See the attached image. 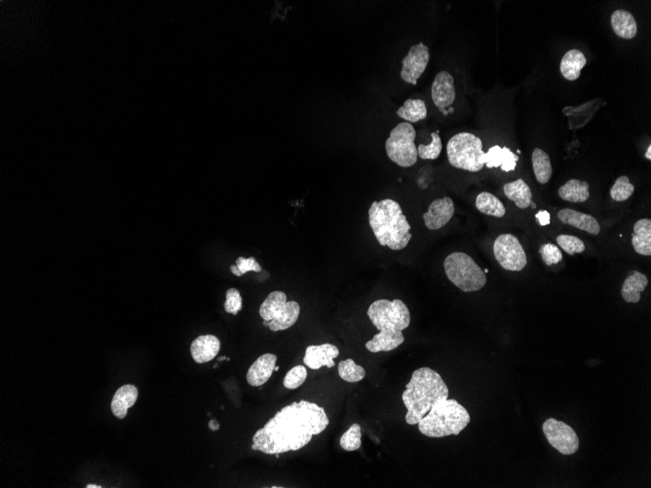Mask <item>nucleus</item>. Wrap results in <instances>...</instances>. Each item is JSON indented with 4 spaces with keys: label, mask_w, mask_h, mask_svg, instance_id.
I'll return each instance as SVG.
<instances>
[{
    "label": "nucleus",
    "mask_w": 651,
    "mask_h": 488,
    "mask_svg": "<svg viewBox=\"0 0 651 488\" xmlns=\"http://www.w3.org/2000/svg\"><path fill=\"white\" fill-rule=\"evenodd\" d=\"M330 424L325 409L308 401L293 403L278 411L253 437V450L268 455L296 451L325 431Z\"/></svg>",
    "instance_id": "nucleus-1"
},
{
    "label": "nucleus",
    "mask_w": 651,
    "mask_h": 488,
    "mask_svg": "<svg viewBox=\"0 0 651 488\" xmlns=\"http://www.w3.org/2000/svg\"><path fill=\"white\" fill-rule=\"evenodd\" d=\"M448 393L447 384L437 371L429 368L415 371L402 395L407 409V423L419 424L436 402L448 399Z\"/></svg>",
    "instance_id": "nucleus-2"
},
{
    "label": "nucleus",
    "mask_w": 651,
    "mask_h": 488,
    "mask_svg": "<svg viewBox=\"0 0 651 488\" xmlns=\"http://www.w3.org/2000/svg\"><path fill=\"white\" fill-rule=\"evenodd\" d=\"M369 226L382 247L401 251L412 239V226L401 206L392 199L372 202L369 210Z\"/></svg>",
    "instance_id": "nucleus-3"
},
{
    "label": "nucleus",
    "mask_w": 651,
    "mask_h": 488,
    "mask_svg": "<svg viewBox=\"0 0 651 488\" xmlns=\"http://www.w3.org/2000/svg\"><path fill=\"white\" fill-rule=\"evenodd\" d=\"M469 412L455 399H440L419 422L420 433L429 437L457 436L470 423Z\"/></svg>",
    "instance_id": "nucleus-4"
},
{
    "label": "nucleus",
    "mask_w": 651,
    "mask_h": 488,
    "mask_svg": "<svg viewBox=\"0 0 651 488\" xmlns=\"http://www.w3.org/2000/svg\"><path fill=\"white\" fill-rule=\"evenodd\" d=\"M448 162L455 168L476 173L486 165L483 141L471 133H460L450 138L447 146Z\"/></svg>",
    "instance_id": "nucleus-5"
},
{
    "label": "nucleus",
    "mask_w": 651,
    "mask_h": 488,
    "mask_svg": "<svg viewBox=\"0 0 651 488\" xmlns=\"http://www.w3.org/2000/svg\"><path fill=\"white\" fill-rule=\"evenodd\" d=\"M444 268L448 280L463 292H478L486 284L485 272L465 252H455L448 255Z\"/></svg>",
    "instance_id": "nucleus-6"
},
{
    "label": "nucleus",
    "mask_w": 651,
    "mask_h": 488,
    "mask_svg": "<svg viewBox=\"0 0 651 488\" xmlns=\"http://www.w3.org/2000/svg\"><path fill=\"white\" fill-rule=\"evenodd\" d=\"M287 295L280 290L270 293L262 303L260 316L270 322V330H288L300 317L301 306L296 302H288Z\"/></svg>",
    "instance_id": "nucleus-7"
},
{
    "label": "nucleus",
    "mask_w": 651,
    "mask_h": 488,
    "mask_svg": "<svg viewBox=\"0 0 651 488\" xmlns=\"http://www.w3.org/2000/svg\"><path fill=\"white\" fill-rule=\"evenodd\" d=\"M368 316L377 330L403 331L409 327L410 313L401 300H379L372 302Z\"/></svg>",
    "instance_id": "nucleus-8"
},
{
    "label": "nucleus",
    "mask_w": 651,
    "mask_h": 488,
    "mask_svg": "<svg viewBox=\"0 0 651 488\" xmlns=\"http://www.w3.org/2000/svg\"><path fill=\"white\" fill-rule=\"evenodd\" d=\"M415 136L417 132L409 122L398 124L396 127L392 129L385 143L390 160L404 168L414 166L419 158L415 143Z\"/></svg>",
    "instance_id": "nucleus-9"
},
{
    "label": "nucleus",
    "mask_w": 651,
    "mask_h": 488,
    "mask_svg": "<svg viewBox=\"0 0 651 488\" xmlns=\"http://www.w3.org/2000/svg\"><path fill=\"white\" fill-rule=\"evenodd\" d=\"M493 254L500 267L508 271H522L528 264L526 252L513 234L499 235L493 244Z\"/></svg>",
    "instance_id": "nucleus-10"
},
{
    "label": "nucleus",
    "mask_w": 651,
    "mask_h": 488,
    "mask_svg": "<svg viewBox=\"0 0 651 488\" xmlns=\"http://www.w3.org/2000/svg\"><path fill=\"white\" fill-rule=\"evenodd\" d=\"M542 428L547 441L560 454L572 455L579 450V437L569 425L555 418H549L544 422Z\"/></svg>",
    "instance_id": "nucleus-11"
},
{
    "label": "nucleus",
    "mask_w": 651,
    "mask_h": 488,
    "mask_svg": "<svg viewBox=\"0 0 651 488\" xmlns=\"http://www.w3.org/2000/svg\"><path fill=\"white\" fill-rule=\"evenodd\" d=\"M429 59V48L424 43L414 45L403 60L402 79L409 84L417 85V80L426 70Z\"/></svg>",
    "instance_id": "nucleus-12"
},
{
    "label": "nucleus",
    "mask_w": 651,
    "mask_h": 488,
    "mask_svg": "<svg viewBox=\"0 0 651 488\" xmlns=\"http://www.w3.org/2000/svg\"><path fill=\"white\" fill-rule=\"evenodd\" d=\"M455 214V203L450 197L436 199L430 204L428 211L423 214L427 229L438 230L444 227Z\"/></svg>",
    "instance_id": "nucleus-13"
},
{
    "label": "nucleus",
    "mask_w": 651,
    "mask_h": 488,
    "mask_svg": "<svg viewBox=\"0 0 651 488\" xmlns=\"http://www.w3.org/2000/svg\"><path fill=\"white\" fill-rule=\"evenodd\" d=\"M431 95L433 103L441 111L445 110V108L453 105L457 97V92L455 79L450 72H441L436 75L435 80L433 81Z\"/></svg>",
    "instance_id": "nucleus-14"
},
{
    "label": "nucleus",
    "mask_w": 651,
    "mask_h": 488,
    "mask_svg": "<svg viewBox=\"0 0 651 488\" xmlns=\"http://www.w3.org/2000/svg\"><path fill=\"white\" fill-rule=\"evenodd\" d=\"M339 350L333 344L325 343L321 345H310L306 348L303 363L311 370H320L323 366L334 368V359L338 358Z\"/></svg>",
    "instance_id": "nucleus-15"
},
{
    "label": "nucleus",
    "mask_w": 651,
    "mask_h": 488,
    "mask_svg": "<svg viewBox=\"0 0 651 488\" xmlns=\"http://www.w3.org/2000/svg\"><path fill=\"white\" fill-rule=\"evenodd\" d=\"M277 357L274 354H263L250 366L247 373V381L249 385L260 387L270 380L273 371H275Z\"/></svg>",
    "instance_id": "nucleus-16"
},
{
    "label": "nucleus",
    "mask_w": 651,
    "mask_h": 488,
    "mask_svg": "<svg viewBox=\"0 0 651 488\" xmlns=\"http://www.w3.org/2000/svg\"><path fill=\"white\" fill-rule=\"evenodd\" d=\"M558 219L562 224L571 225L575 229L583 230L589 234H600L599 222L591 214H583L572 209H562L558 212Z\"/></svg>",
    "instance_id": "nucleus-17"
},
{
    "label": "nucleus",
    "mask_w": 651,
    "mask_h": 488,
    "mask_svg": "<svg viewBox=\"0 0 651 488\" xmlns=\"http://www.w3.org/2000/svg\"><path fill=\"white\" fill-rule=\"evenodd\" d=\"M220 349V341L217 336L201 335L192 342L191 352L194 361L197 364H205L216 358Z\"/></svg>",
    "instance_id": "nucleus-18"
},
{
    "label": "nucleus",
    "mask_w": 651,
    "mask_h": 488,
    "mask_svg": "<svg viewBox=\"0 0 651 488\" xmlns=\"http://www.w3.org/2000/svg\"><path fill=\"white\" fill-rule=\"evenodd\" d=\"M404 341L402 331L381 330L365 346L372 353L389 352L402 345Z\"/></svg>",
    "instance_id": "nucleus-19"
},
{
    "label": "nucleus",
    "mask_w": 651,
    "mask_h": 488,
    "mask_svg": "<svg viewBox=\"0 0 651 488\" xmlns=\"http://www.w3.org/2000/svg\"><path fill=\"white\" fill-rule=\"evenodd\" d=\"M138 396L139 391L136 386L128 384L120 387L111 402L113 413L119 419L125 418L128 409L135 404Z\"/></svg>",
    "instance_id": "nucleus-20"
},
{
    "label": "nucleus",
    "mask_w": 651,
    "mask_h": 488,
    "mask_svg": "<svg viewBox=\"0 0 651 488\" xmlns=\"http://www.w3.org/2000/svg\"><path fill=\"white\" fill-rule=\"evenodd\" d=\"M612 27L615 34L623 39H633L638 34V25L636 19L629 11L617 10L612 15Z\"/></svg>",
    "instance_id": "nucleus-21"
},
{
    "label": "nucleus",
    "mask_w": 651,
    "mask_h": 488,
    "mask_svg": "<svg viewBox=\"0 0 651 488\" xmlns=\"http://www.w3.org/2000/svg\"><path fill=\"white\" fill-rule=\"evenodd\" d=\"M586 64L587 60L583 53L577 49H572L562 57L560 70L567 80L575 81L579 79L581 70Z\"/></svg>",
    "instance_id": "nucleus-22"
},
{
    "label": "nucleus",
    "mask_w": 651,
    "mask_h": 488,
    "mask_svg": "<svg viewBox=\"0 0 651 488\" xmlns=\"http://www.w3.org/2000/svg\"><path fill=\"white\" fill-rule=\"evenodd\" d=\"M518 159V156L512 153L510 149L495 146L486 153V165L488 168L500 167L503 171L510 172L515 170Z\"/></svg>",
    "instance_id": "nucleus-23"
},
{
    "label": "nucleus",
    "mask_w": 651,
    "mask_h": 488,
    "mask_svg": "<svg viewBox=\"0 0 651 488\" xmlns=\"http://www.w3.org/2000/svg\"><path fill=\"white\" fill-rule=\"evenodd\" d=\"M632 245L638 255H651V221L650 219H638L634 225Z\"/></svg>",
    "instance_id": "nucleus-24"
},
{
    "label": "nucleus",
    "mask_w": 651,
    "mask_h": 488,
    "mask_svg": "<svg viewBox=\"0 0 651 488\" xmlns=\"http://www.w3.org/2000/svg\"><path fill=\"white\" fill-rule=\"evenodd\" d=\"M648 280L645 274L638 271H633L626 278L622 285L621 295L623 300L628 303H638L640 300V295L647 287Z\"/></svg>",
    "instance_id": "nucleus-25"
},
{
    "label": "nucleus",
    "mask_w": 651,
    "mask_h": 488,
    "mask_svg": "<svg viewBox=\"0 0 651 488\" xmlns=\"http://www.w3.org/2000/svg\"><path fill=\"white\" fill-rule=\"evenodd\" d=\"M503 191L505 196L513 201L518 208L526 209L531 206L533 192L524 179H519L506 184L503 187Z\"/></svg>",
    "instance_id": "nucleus-26"
},
{
    "label": "nucleus",
    "mask_w": 651,
    "mask_h": 488,
    "mask_svg": "<svg viewBox=\"0 0 651 488\" xmlns=\"http://www.w3.org/2000/svg\"><path fill=\"white\" fill-rule=\"evenodd\" d=\"M560 198L571 203H583L590 197V186L587 181L571 179L559 189Z\"/></svg>",
    "instance_id": "nucleus-27"
},
{
    "label": "nucleus",
    "mask_w": 651,
    "mask_h": 488,
    "mask_svg": "<svg viewBox=\"0 0 651 488\" xmlns=\"http://www.w3.org/2000/svg\"><path fill=\"white\" fill-rule=\"evenodd\" d=\"M531 162L537 181L541 184L549 183L553 174V168L548 154L541 148H536L531 155Z\"/></svg>",
    "instance_id": "nucleus-28"
},
{
    "label": "nucleus",
    "mask_w": 651,
    "mask_h": 488,
    "mask_svg": "<svg viewBox=\"0 0 651 488\" xmlns=\"http://www.w3.org/2000/svg\"><path fill=\"white\" fill-rule=\"evenodd\" d=\"M476 208L486 216L503 217L506 214L505 206L498 197L490 192H482L476 198Z\"/></svg>",
    "instance_id": "nucleus-29"
},
{
    "label": "nucleus",
    "mask_w": 651,
    "mask_h": 488,
    "mask_svg": "<svg viewBox=\"0 0 651 488\" xmlns=\"http://www.w3.org/2000/svg\"><path fill=\"white\" fill-rule=\"evenodd\" d=\"M397 115L409 123H417L427 117V108L419 98H409L397 110Z\"/></svg>",
    "instance_id": "nucleus-30"
},
{
    "label": "nucleus",
    "mask_w": 651,
    "mask_h": 488,
    "mask_svg": "<svg viewBox=\"0 0 651 488\" xmlns=\"http://www.w3.org/2000/svg\"><path fill=\"white\" fill-rule=\"evenodd\" d=\"M339 378L349 383H356L363 380L366 376V371L363 366L357 365L352 359L341 361L339 364Z\"/></svg>",
    "instance_id": "nucleus-31"
},
{
    "label": "nucleus",
    "mask_w": 651,
    "mask_h": 488,
    "mask_svg": "<svg viewBox=\"0 0 651 488\" xmlns=\"http://www.w3.org/2000/svg\"><path fill=\"white\" fill-rule=\"evenodd\" d=\"M635 191L634 184L627 176H619L610 189V196L617 202H624L630 198Z\"/></svg>",
    "instance_id": "nucleus-32"
},
{
    "label": "nucleus",
    "mask_w": 651,
    "mask_h": 488,
    "mask_svg": "<svg viewBox=\"0 0 651 488\" xmlns=\"http://www.w3.org/2000/svg\"><path fill=\"white\" fill-rule=\"evenodd\" d=\"M341 449L346 451H355L362 446V430L359 424L354 423L341 437Z\"/></svg>",
    "instance_id": "nucleus-33"
},
{
    "label": "nucleus",
    "mask_w": 651,
    "mask_h": 488,
    "mask_svg": "<svg viewBox=\"0 0 651 488\" xmlns=\"http://www.w3.org/2000/svg\"><path fill=\"white\" fill-rule=\"evenodd\" d=\"M432 141L430 145H420L417 148V154L422 160H435L442 153L443 143L438 133H432Z\"/></svg>",
    "instance_id": "nucleus-34"
},
{
    "label": "nucleus",
    "mask_w": 651,
    "mask_h": 488,
    "mask_svg": "<svg viewBox=\"0 0 651 488\" xmlns=\"http://www.w3.org/2000/svg\"><path fill=\"white\" fill-rule=\"evenodd\" d=\"M557 244L569 255L581 254L585 251L584 242L579 237L571 236V235H560L557 237Z\"/></svg>",
    "instance_id": "nucleus-35"
},
{
    "label": "nucleus",
    "mask_w": 651,
    "mask_h": 488,
    "mask_svg": "<svg viewBox=\"0 0 651 488\" xmlns=\"http://www.w3.org/2000/svg\"><path fill=\"white\" fill-rule=\"evenodd\" d=\"M308 378V370L303 366H296L288 371L284 378V386L290 390H295L305 383Z\"/></svg>",
    "instance_id": "nucleus-36"
},
{
    "label": "nucleus",
    "mask_w": 651,
    "mask_h": 488,
    "mask_svg": "<svg viewBox=\"0 0 651 488\" xmlns=\"http://www.w3.org/2000/svg\"><path fill=\"white\" fill-rule=\"evenodd\" d=\"M230 271H232V274H234L235 276L241 277L247 272H260L262 271V267L258 264L255 257H249V259H245V257H238L236 260V264L230 267Z\"/></svg>",
    "instance_id": "nucleus-37"
},
{
    "label": "nucleus",
    "mask_w": 651,
    "mask_h": 488,
    "mask_svg": "<svg viewBox=\"0 0 651 488\" xmlns=\"http://www.w3.org/2000/svg\"><path fill=\"white\" fill-rule=\"evenodd\" d=\"M542 260L547 267L558 264L562 260V254L560 248L554 244H544L539 248Z\"/></svg>",
    "instance_id": "nucleus-38"
},
{
    "label": "nucleus",
    "mask_w": 651,
    "mask_h": 488,
    "mask_svg": "<svg viewBox=\"0 0 651 488\" xmlns=\"http://www.w3.org/2000/svg\"><path fill=\"white\" fill-rule=\"evenodd\" d=\"M225 310V312L232 315H237L238 312L242 310V297L239 290L234 288L227 290Z\"/></svg>",
    "instance_id": "nucleus-39"
},
{
    "label": "nucleus",
    "mask_w": 651,
    "mask_h": 488,
    "mask_svg": "<svg viewBox=\"0 0 651 488\" xmlns=\"http://www.w3.org/2000/svg\"><path fill=\"white\" fill-rule=\"evenodd\" d=\"M536 217L541 225H547L550 224V216L547 212H539Z\"/></svg>",
    "instance_id": "nucleus-40"
},
{
    "label": "nucleus",
    "mask_w": 651,
    "mask_h": 488,
    "mask_svg": "<svg viewBox=\"0 0 651 488\" xmlns=\"http://www.w3.org/2000/svg\"><path fill=\"white\" fill-rule=\"evenodd\" d=\"M208 425H209V428L211 429L212 431H217V430L220 429L219 422L215 420V419H213V420L210 421L209 424Z\"/></svg>",
    "instance_id": "nucleus-41"
},
{
    "label": "nucleus",
    "mask_w": 651,
    "mask_h": 488,
    "mask_svg": "<svg viewBox=\"0 0 651 488\" xmlns=\"http://www.w3.org/2000/svg\"><path fill=\"white\" fill-rule=\"evenodd\" d=\"M645 158H647V160H651V146H648L647 153H645Z\"/></svg>",
    "instance_id": "nucleus-42"
},
{
    "label": "nucleus",
    "mask_w": 651,
    "mask_h": 488,
    "mask_svg": "<svg viewBox=\"0 0 651 488\" xmlns=\"http://www.w3.org/2000/svg\"><path fill=\"white\" fill-rule=\"evenodd\" d=\"M224 360L229 361L230 359H229V358H227V357H220V358L217 359V361H224Z\"/></svg>",
    "instance_id": "nucleus-43"
},
{
    "label": "nucleus",
    "mask_w": 651,
    "mask_h": 488,
    "mask_svg": "<svg viewBox=\"0 0 651 488\" xmlns=\"http://www.w3.org/2000/svg\"><path fill=\"white\" fill-rule=\"evenodd\" d=\"M86 487L87 488H101L102 487H99V485H95V484H89V485H87V487Z\"/></svg>",
    "instance_id": "nucleus-44"
},
{
    "label": "nucleus",
    "mask_w": 651,
    "mask_h": 488,
    "mask_svg": "<svg viewBox=\"0 0 651 488\" xmlns=\"http://www.w3.org/2000/svg\"><path fill=\"white\" fill-rule=\"evenodd\" d=\"M279 371V368H278V366H275V371Z\"/></svg>",
    "instance_id": "nucleus-45"
},
{
    "label": "nucleus",
    "mask_w": 651,
    "mask_h": 488,
    "mask_svg": "<svg viewBox=\"0 0 651 488\" xmlns=\"http://www.w3.org/2000/svg\"><path fill=\"white\" fill-rule=\"evenodd\" d=\"M483 272H485V274H486V273H488V269H486L485 271H483Z\"/></svg>",
    "instance_id": "nucleus-46"
}]
</instances>
